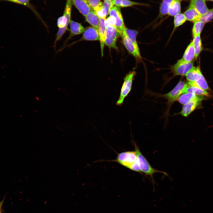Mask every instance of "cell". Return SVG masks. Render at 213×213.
<instances>
[{"mask_svg": "<svg viewBox=\"0 0 213 213\" xmlns=\"http://www.w3.org/2000/svg\"><path fill=\"white\" fill-rule=\"evenodd\" d=\"M191 93L198 96H211V95L206 90L197 87L190 86L188 84L184 89L183 93Z\"/></svg>", "mask_w": 213, "mask_h": 213, "instance_id": "obj_17", "label": "cell"}, {"mask_svg": "<svg viewBox=\"0 0 213 213\" xmlns=\"http://www.w3.org/2000/svg\"><path fill=\"white\" fill-rule=\"evenodd\" d=\"M0 213H1V212H0Z\"/></svg>", "mask_w": 213, "mask_h": 213, "instance_id": "obj_37", "label": "cell"}, {"mask_svg": "<svg viewBox=\"0 0 213 213\" xmlns=\"http://www.w3.org/2000/svg\"><path fill=\"white\" fill-rule=\"evenodd\" d=\"M207 0L213 1V0Z\"/></svg>", "mask_w": 213, "mask_h": 213, "instance_id": "obj_35", "label": "cell"}, {"mask_svg": "<svg viewBox=\"0 0 213 213\" xmlns=\"http://www.w3.org/2000/svg\"><path fill=\"white\" fill-rule=\"evenodd\" d=\"M83 33V36L80 39L66 45L64 48L70 47L75 43L83 41H100L98 30L93 27H87Z\"/></svg>", "mask_w": 213, "mask_h": 213, "instance_id": "obj_7", "label": "cell"}, {"mask_svg": "<svg viewBox=\"0 0 213 213\" xmlns=\"http://www.w3.org/2000/svg\"><path fill=\"white\" fill-rule=\"evenodd\" d=\"M182 0H173L169 8L168 15L174 17L180 13L181 9V3Z\"/></svg>", "mask_w": 213, "mask_h": 213, "instance_id": "obj_21", "label": "cell"}, {"mask_svg": "<svg viewBox=\"0 0 213 213\" xmlns=\"http://www.w3.org/2000/svg\"><path fill=\"white\" fill-rule=\"evenodd\" d=\"M72 3L71 0H67L63 14L57 19V25L59 28L54 42V48L55 49L57 43L60 40L66 31L68 30V26L71 21Z\"/></svg>", "mask_w": 213, "mask_h": 213, "instance_id": "obj_1", "label": "cell"}, {"mask_svg": "<svg viewBox=\"0 0 213 213\" xmlns=\"http://www.w3.org/2000/svg\"><path fill=\"white\" fill-rule=\"evenodd\" d=\"M135 74V72L133 71L130 72L125 76L119 97L116 103V105L120 106L123 104L125 99L131 90L133 80Z\"/></svg>", "mask_w": 213, "mask_h": 213, "instance_id": "obj_4", "label": "cell"}, {"mask_svg": "<svg viewBox=\"0 0 213 213\" xmlns=\"http://www.w3.org/2000/svg\"><path fill=\"white\" fill-rule=\"evenodd\" d=\"M199 96L192 93H185L181 95L177 100L180 103L184 105L198 97Z\"/></svg>", "mask_w": 213, "mask_h": 213, "instance_id": "obj_27", "label": "cell"}, {"mask_svg": "<svg viewBox=\"0 0 213 213\" xmlns=\"http://www.w3.org/2000/svg\"><path fill=\"white\" fill-rule=\"evenodd\" d=\"M187 20L194 21L197 20L201 16L193 8L189 7L183 13Z\"/></svg>", "mask_w": 213, "mask_h": 213, "instance_id": "obj_25", "label": "cell"}, {"mask_svg": "<svg viewBox=\"0 0 213 213\" xmlns=\"http://www.w3.org/2000/svg\"><path fill=\"white\" fill-rule=\"evenodd\" d=\"M193 67V63L179 60L172 67L171 70L175 75L184 76Z\"/></svg>", "mask_w": 213, "mask_h": 213, "instance_id": "obj_10", "label": "cell"}, {"mask_svg": "<svg viewBox=\"0 0 213 213\" xmlns=\"http://www.w3.org/2000/svg\"><path fill=\"white\" fill-rule=\"evenodd\" d=\"M105 24L106 27V36L105 44L109 48L117 49L116 46L117 40L120 36L117 29L114 23L109 16L106 19Z\"/></svg>", "mask_w": 213, "mask_h": 213, "instance_id": "obj_2", "label": "cell"}, {"mask_svg": "<svg viewBox=\"0 0 213 213\" xmlns=\"http://www.w3.org/2000/svg\"><path fill=\"white\" fill-rule=\"evenodd\" d=\"M187 83L190 86L197 87L205 90H210V88L202 74L196 81H188Z\"/></svg>", "mask_w": 213, "mask_h": 213, "instance_id": "obj_23", "label": "cell"}, {"mask_svg": "<svg viewBox=\"0 0 213 213\" xmlns=\"http://www.w3.org/2000/svg\"><path fill=\"white\" fill-rule=\"evenodd\" d=\"M202 73L199 68L193 67L185 75L188 81H195L200 77Z\"/></svg>", "mask_w": 213, "mask_h": 213, "instance_id": "obj_24", "label": "cell"}, {"mask_svg": "<svg viewBox=\"0 0 213 213\" xmlns=\"http://www.w3.org/2000/svg\"><path fill=\"white\" fill-rule=\"evenodd\" d=\"M92 9L96 13L101 10L103 3L101 0H87Z\"/></svg>", "mask_w": 213, "mask_h": 213, "instance_id": "obj_31", "label": "cell"}, {"mask_svg": "<svg viewBox=\"0 0 213 213\" xmlns=\"http://www.w3.org/2000/svg\"><path fill=\"white\" fill-rule=\"evenodd\" d=\"M121 37L123 44L128 52L135 58L138 59H140L133 43L127 34L126 31Z\"/></svg>", "mask_w": 213, "mask_h": 213, "instance_id": "obj_15", "label": "cell"}, {"mask_svg": "<svg viewBox=\"0 0 213 213\" xmlns=\"http://www.w3.org/2000/svg\"><path fill=\"white\" fill-rule=\"evenodd\" d=\"M129 169L134 171L141 173L140 168L137 159L136 161L130 166Z\"/></svg>", "mask_w": 213, "mask_h": 213, "instance_id": "obj_34", "label": "cell"}, {"mask_svg": "<svg viewBox=\"0 0 213 213\" xmlns=\"http://www.w3.org/2000/svg\"><path fill=\"white\" fill-rule=\"evenodd\" d=\"M69 24L70 29L68 30L69 36L64 41L62 46L58 51L57 52L62 51L64 49L70 40L75 36L83 33L85 30L84 27L81 23L79 22L71 20Z\"/></svg>", "mask_w": 213, "mask_h": 213, "instance_id": "obj_9", "label": "cell"}, {"mask_svg": "<svg viewBox=\"0 0 213 213\" xmlns=\"http://www.w3.org/2000/svg\"><path fill=\"white\" fill-rule=\"evenodd\" d=\"M30 0H0V1L9 2L17 4L22 5L30 9L36 14L33 7L30 2Z\"/></svg>", "mask_w": 213, "mask_h": 213, "instance_id": "obj_33", "label": "cell"}, {"mask_svg": "<svg viewBox=\"0 0 213 213\" xmlns=\"http://www.w3.org/2000/svg\"><path fill=\"white\" fill-rule=\"evenodd\" d=\"M126 31L127 35L134 46L138 56L140 59H141V57L139 49L136 40V36L138 33V31L136 30H132L126 28Z\"/></svg>", "mask_w": 213, "mask_h": 213, "instance_id": "obj_22", "label": "cell"}, {"mask_svg": "<svg viewBox=\"0 0 213 213\" xmlns=\"http://www.w3.org/2000/svg\"><path fill=\"white\" fill-rule=\"evenodd\" d=\"M213 19V8L209 9L208 11L203 15H201L197 20L206 23Z\"/></svg>", "mask_w": 213, "mask_h": 213, "instance_id": "obj_32", "label": "cell"}, {"mask_svg": "<svg viewBox=\"0 0 213 213\" xmlns=\"http://www.w3.org/2000/svg\"><path fill=\"white\" fill-rule=\"evenodd\" d=\"M205 1L206 0H191L189 7L194 8L200 15H202L209 10Z\"/></svg>", "mask_w": 213, "mask_h": 213, "instance_id": "obj_14", "label": "cell"}, {"mask_svg": "<svg viewBox=\"0 0 213 213\" xmlns=\"http://www.w3.org/2000/svg\"><path fill=\"white\" fill-rule=\"evenodd\" d=\"M193 42L195 50V57L196 58L200 54L201 49V43L200 35L193 37Z\"/></svg>", "mask_w": 213, "mask_h": 213, "instance_id": "obj_28", "label": "cell"}, {"mask_svg": "<svg viewBox=\"0 0 213 213\" xmlns=\"http://www.w3.org/2000/svg\"><path fill=\"white\" fill-rule=\"evenodd\" d=\"M104 0V1H105V0ZM111 0L112 1L113 0Z\"/></svg>", "mask_w": 213, "mask_h": 213, "instance_id": "obj_36", "label": "cell"}, {"mask_svg": "<svg viewBox=\"0 0 213 213\" xmlns=\"http://www.w3.org/2000/svg\"><path fill=\"white\" fill-rule=\"evenodd\" d=\"M112 2L114 5L119 7H127L134 5L147 6L149 4L137 2L130 0H113Z\"/></svg>", "mask_w": 213, "mask_h": 213, "instance_id": "obj_20", "label": "cell"}, {"mask_svg": "<svg viewBox=\"0 0 213 213\" xmlns=\"http://www.w3.org/2000/svg\"><path fill=\"white\" fill-rule=\"evenodd\" d=\"M193 23L194 24L192 30L193 37L196 35H200L205 24L203 22L199 20H196L193 21Z\"/></svg>", "mask_w": 213, "mask_h": 213, "instance_id": "obj_29", "label": "cell"}, {"mask_svg": "<svg viewBox=\"0 0 213 213\" xmlns=\"http://www.w3.org/2000/svg\"><path fill=\"white\" fill-rule=\"evenodd\" d=\"M135 151L123 152L118 154L116 159L111 160L118 162L121 165L129 169L130 166L137 159Z\"/></svg>", "mask_w": 213, "mask_h": 213, "instance_id": "obj_6", "label": "cell"}, {"mask_svg": "<svg viewBox=\"0 0 213 213\" xmlns=\"http://www.w3.org/2000/svg\"><path fill=\"white\" fill-rule=\"evenodd\" d=\"M204 99V96H199L198 97L184 105L180 112V114L185 117H188Z\"/></svg>", "mask_w": 213, "mask_h": 213, "instance_id": "obj_11", "label": "cell"}, {"mask_svg": "<svg viewBox=\"0 0 213 213\" xmlns=\"http://www.w3.org/2000/svg\"></svg>", "mask_w": 213, "mask_h": 213, "instance_id": "obj_38", "label": "cell"}, {"mask_svg": "<svg viewBox=\"0 0 213 213\" xmlns=\"http://www.w3.org/2000/svg\"><path fill=\"white\" fill-rule=\"evenodd\" d=\"M174 17V30L178 27L182 25L187 20L184 14L180 12L176 15Z\"/></svg>", "mask_w": 213, "mask_h": 213, "instance_id": "obj_30", "label": "cell"}, {"mask_svg": "<svg viewBox=\"0 0 213 213\" xmlns=\"http://www.w3.org/2000/svg\"><path fill=\"white\" fill-rule=\"evenodd\" d=\"M195 50L192 41L187 47L183 56L180 60L182 62H191L195 57Z\"/></svg>", "mask_w": 213, "mask_h": 213, "instance_id": "obj_16", "label": "cell"}, {"mask_svg": "<svg viewBox=\"0 0 213 213\" xmlns=\"http://www.w3.org/2000/svg\"><path fill=\"white\" fill-rule=\"evenodd\" d=\"M72 4L84 17L93 10L87 0H71Z\"/></svg>", "mask_w": 213, "mask_h": 213, "instance_id": "obj_12", "label": "cell"}, {"mask_svg": "<svg viewBox=\"0 0 213 213\" xmlns=\"http://www.w3.org/2000/svg\"><path fill=\"white\" fill-rule=\"evenodd\" d=\"M109 14L113 20L120 35L122 36L126 31V28L123 21L120 7L114 6L110 9Z\"/></svg>", "mask_w": 213, "mask_h": 213, "instance_id": "obj_5", "label": "cell"}, {"mask_svg": "<svg viewBox=\"0 0 213 213\" xmlns=\"http://www.w3.org/2000/svg\"><path fill=\"white\" fill-rule=\"evenodd\" d=\"M85 17L87 22L98 30L99 18L94 10H91Z\"/></svg>", "mask_w": 213, "mask_h": 213, "instance_id": "obj_18", "label": "cell"}, {"mask_svg": "<svg viewBox=\"0 0 213 213\" xmlns=\"http://www.w3.org/2000/svg\"><path fill=\"white\" fill-rule=\"evenodd\" d=\"M106 18H99L98 30L100 38L101 55L103 56V50L106 36V27L105 24Z\"/></svg>", "mask_w": 213, "mask_h": 213, "instance_id": "obj_13", "label": "cell"}, {"mask_svg": "<svg viewBox=\"0 0 213 213\" xmlns=\"http://www.w3.org/2000/svg\"><path fill=\"white\" fill-rule=\"evenodd\" d=\"M173 0H163L159 7V16L161 18L168 14L169 8Z\"/></svg>", "mask_w": 213, "mask_h": 213, "instance_id": "obj_26", "label": "cell"}, {"mask_svg": "<svg viewBox=\"0 0 213 213\" xmlns=\"http://www.w3.org/2000/svg\"><path fill=\"white\" fill-rule=\"evenodd\" d=\"M134 145L135 149V151L142 172H143L146 175L149 176L152 179L153 178L154 174L157 172L162 173L167 175L166 172L158 170L152 167L141 153L136 144L134 143Z\"/></svg>", "mask_w": 213, "mask_h": 213, "instance_id": "obj_3", "label": "cell"}, {"mask_svg": "<svg viewBox=\"0 0 213 213\" xmlns=\"http://www.w3.org/2000/svg\"><path fill=\"white\" fill-rule=\"evenodd\" d=\"M114 5L112 0H105L103 4L102 9L96 13L99 18H106V17L109 14L110 9Z\"/></svg>", "mask_w": 213, "mask_h": 213, "instance_id": "obj_19", "label": "cell"}, {"mask_svg": "<svg viewBox=\"0 0 213 213\" xmlns=\"http://www.w3.org/2000/svg\"><path fill=\"white\" fill-rule=\"evenodd\" d=\"M187 85V83L180 81L173 89L163 95V96L167 99L169 102H173L177 100L182 94L183 93L184 89Z\"/></svg>", "mask_w": 213, "mask_h": 213, "instance_id": "obj_8", "label": "cell"}]
</instances>
